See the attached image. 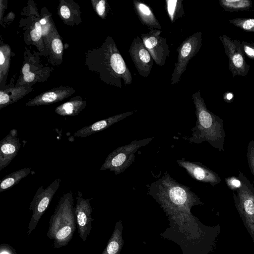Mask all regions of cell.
Listing matches in <instances>:
<instances>
[{
    "instance_id": "6da1fadb",
    "label": "cell",
    "mask_w": 254,
    "mask_h": 254,
    "mask_svg": "<svg viewBox=\"0 0 254 254\" xmlns=\"http://www.w3.org/2000/svg\"><path fill=\"white\" fill-rule=\"evenodd\" d=\"M148 193L155 199L165 213L203 205L190 188L180 184L166 172L148 187Z\"/></svg>"
},
{
    "instance_id": "7a4b0ae2",
    "label": "cell",
    "mask_w": 254,
    "mask_h": 254,
    "mask_svg": "<svg viewBox=\"0 0 254 254\" xmlns=\"http://www.w3.org/2000/svg\"><path fill=\"white\" fill-rule=\"evenodd\" d=\"M195 108L196 124L191 129L190 143L200 144L207 141L220 152L224 151L225 132L222 119L210 111L198 91L192 94Z\"/></svg>"
},
{
    "instance_id": "3957f363",
    "label": "cell",
    "mask_w": 254,
    "mask_h": 254,
    "mask_svg": "<svg viewBox=\"0 0 254 254\" xmlns=\"http://www.w3.org/2000/svg\"><path fill=\"white\" fill-rule=\"evenodd\" d=\"M73 202L71 191L64 194L50 217L47 235L50 240H53V247L55 249L67 245L76 230Z\"/></svg>"
},
{
    "instance_id": "277c9868",
    "label": "cell",
    "mask_w": 254,
    "mask_h": 254,
    "mask_svg": "<svg viewBox=\"0 0 254 254\" xmlns=\"http://www.w3.org/2000/svg\"><path fill=\"white\" fill-rule=\"evenodd\" d=\"M241 186L233 193L235 207L243 222L254 242V187L243 173L238 177Z\"/></svg>"
},
{
    "instance_id": "5b68a950",
    "label": "cell",
    "mask_w": 254,
    "mask_h": 254,
    "mask_svg": "<svg viewBox=\"0 0 254 254\" xmlns=\"http://www.w3.org/2000/svg\"><path fill=\"white\" fill-rule=\"evenodd\" d=\"M153 138L134 140L128 144L115 149L108 155L100 170H109L115 175L123 173L134 162L135 153L141 147L148 144Z\"/></svg>"
},
{
    "instance_id": "8992f818",
    "label": "cell",
    "mask_w": 254,
    "mask_h": 254,
    "mask_svg": "<svg viewBox=\"0 0 254 254\" xmlns=\"http://www.w3.org/2000/svg\"><path fill=\"white\" fill-rule=\"evenodd\" d=\"M202 40V33L198 31L188 37L178 47L176 50L177 58L172 74V85H175L180 81L182 75L186 70L189 61L200 49Z\"/></svg>"
},
{
    "instance_id": "52a82bcc",
    "label": "cell",
    "mask_w": 254,
    "mask_h": 254,
    "mask_svg": "<svg viewBox=\"0 0 254 254\" xmlns=\"http://www.w3.org/2000/svg\"><path fill=\"white\" fill-rule=\"evenodd\" d=\"M61 182V179H57L46 189H44L43 187L38 188L29 208V211H32V216L27 227L28 235H30L35 230L58 190Z\"/></svg>"
},
{
    "instance_id": "ba28073f",
    "label": "cell",
    "mask_w": 254,
    "mask_h": 254,
    "mask_svg": "<svg viewBox=\"0 0 254 254\" xmlns=\"http://www.w3.org/2000/svg\"><path fill=\"white\" fill-rule=\"evenodd\" d=\"M219 39L228 57V67L233 77L236 75L246 76L250 69V65L246 61L242 43L238 40L232 39L230 36L225 35L220 36Z\"/></svg>"
},
{
    "instance_id": "9c48e42d",
    "label": "cell",
    "mask_w": 254,
    "mask_h": 254,
    "mask_svg": "<svg viewBox=\"0 0 254 254\" xmlns=\"http://www.w3.org/2000/svg\"><path fill=\"white\" fill-rule=\"evenodd\" d=\"M162 31L148 28V32L141 34V39L154 61L160 66L164 65L170 50L166 39L161 35Z\"/></svg>"
},
{
    "instance_id": "30bf717a",
    "label": "cell",
    "mask_w": 254,
    "mask_h": 254,
    "mask_svg": "<svg viewBox=\"0 0 254 254\" xmlns=\"http://www.w3.org/2000/svg\"><path fill=\"white\" fill-rule=\"evenodd\" d=\"M76 199L74 211L76 226L80 238L85 242L90 234L92 223L94 220L92 217L93 209L90 203V199L83 198L82 193L79 191Z\"/></svg>"
},
{
    "instance_id": "8fae6325",
    "label": "cell",
    "mask_w": 254,
    "mask_h": 254,
    "mask_svg": "<svg viewBox=\"0 0 254 254\" xmlns=\"http://www.w3.org/2000/svg\"><path fill=\"white\" fill-rule=\"evenodd\" d=\"M128 52L140 75L143 77H148L154 61L138 36L133 39Z\"/></svg>"
},
{
    "instance_id": "7c38bea8",
    "label": "cell",
    "mask_w": 254,
    "mask_h": 254,
    "mask_svg": "<svg viewBox=\"0 0 254 254\" xmlns=\"http://www.w3.org/2000/svg\"><path fill=\"white\" fill-rule=\"evenodd\" d=\"M176 162L192 178L197 181L208 183L213 187L221 182V179L216 172L199 162L188 161L184 158Z\"/></svg>"
},
{
    "instance_id": "4fadbf2b",
    "label": "cell",
    "mask_w": 254,
    "mask_h": 254,
    "mask_svg": "<svg viewBox=\"0 0 254 254\" xmlns=\"http://www.w3.org/2000/svg\"><path fill=\"white\" fill-rule=\"evenodd\" d=\"M21 143L16 129L10 130L0 143V170L5 168L17 155Z\"/></svg>"
},
{
    "instance_id": "5bb4252c",
    "label": "cell",
    "mask_w": 254,
    "mask_h": 254,
    "mask_svg": "<svg viewBox=\"0 0 254 254\" xmlns=\"http://www.w3.org/2000/svg\"><path fill=\"white\" fill-rule=\"evenodd\" d=\"M134 112V111H128L97 121L92 125L79 129L74 133V136L78 137H85L92 134L97 133L107 129L114 124L131 115Z\"/></svg>"
},
{
    "instance_id": "9a60e30c",
    "label": "cell",
    "mask_w": 254,
    "mask_h": 254,
    "mask_svg": "<svg viewBox=\"0 0 254 254\" xmlns=\"http://www.w3.org/2000/svg\"><path fill=\"white\" fill-rule=\"evenodd\" d=\"M133 5L139 20L143 24L148 28L159 30L162 28L153 11L148 5L138 0H133Z\"/></svg>"
},
{
    "instance_id": "2e32d148",
    "label": "cell",
    "mask_w": 254,
    "mask_h": 254,
    "mask_svg": "<svg viewBox=\"0 0 254 254\" xmlns=\"http://www.w3.org/2000/svg\"><path fill=\"white\" fill-rule=\"evenodd\" d=\"M123 229L122 221H117L112 236L101 254H120L124 244Z\"/></svg>"
},
{
    "instance_id": "e0dca14e",
    "label": "cell",
    "mask_w": 254,
    "mask_h": 254,
    "mask_svg": "<svg viewBox=\"0 0 254 254\" xmlns=\"http://www.w3.org/2000/svg\"><path fill=\"white\" fill-rule=\"evenodd\" d=\"M31 171V168H24L14 171L3 177L0 183V192L9 190L22 179L26 177Z\"/></svg>"
},
{
    "instance_id": "ac0fdd59",
    "label": "cell",
    "mask_w": 254,
    "mask_h": 254,
    "mask_svg": "<svg viewBox=\"0 0 254 254\" xmlns=\"http://www.w3.org/2000/svg\"><path fill=\"white\" fill-rule=\"evenodd\" d=\"M85 106L84 102L80 100H73L58 107L56 109L55 112L61 116H73L78 115Z\"/></svg>"
},
{
    "instance_id": "d6986e66",
    "label": "cell",
    "mask_w": 254,
    "mask_h": 254,
    "mask_svg": "<svg viewBox=\"0 0 254 254\" xmlns=\"http://www.w3.org/2000/svg\"><path fill=\"white\" fill-rule=\"evenodd\" d=\"M219 2L223 10L227 12L246 10L252 6L251 0H219Z\"/></svg>"
},
{
    "instance_id": "ffe728a7",
    "label": "cell",
    "mask_w": 254,
    "mask_h": 254,
    "mask_svg": "<svg viewBox=\"0 0 254 254\" xmlns=\"http://www.w3.org/2000/svg\"><path fill=\"white\" fill-rule=\"evenodd\" d=\"M183 1V0H166L167 13L172 23L185 14Z\"/></svg>"
},
{
    "instance_id": "44dd1931",
    "label": "cell",
    "mask_w": 254,
    "mask_h": 254,
    "mask_svg": "<svg viewBox=\"0 0 254 254\" xmlns=\"http://www.w3.org/2000/svg\"><path fill=\"white\" fill-rule=\"evenodd\" d=\"M65 95L57 93L55 92H48L44 93L40 97L34 99L29 102L27 105L31 106L41 105L52 103L62 100Z\"/></svg>"
},
{
    "instance_id": "7402d4cb",
    "label": "cell",
    "mask_w": 254,
    "mask_h": 254,
    "mask_svg": "<svg viewBox=\"0 0 254 254\" xmlns=\"http://www.w3.org/2000/svg\"><path fill=\"white\" fill-rule=\"evenodd\" d=\"M229 22L247 32H254V18H236L229 20Z\"/></svg>"
},
{
    "instance_id": "603a6c76",
    "label": "cell",
    "mask_w": 254,
    "mask_h": 254,
    "mask_svg": "<svg viewBox=\"0 0 254 254\" xmlns=\"http://www.w3.org/2000/svg\"><path fill=\"white\" fill-rule=\"evenodd\" d=\"M247 157L250 170L254 177V140H251L248 143Z\"/></svg>"
},
{
    "instance_id": "cb8c5ba5",
    "label": "cell",
    "mask_w": 254,
    "mask_h": 254,
    "mask_svg": "<svg viewBox=\"0 0 254 254\" xmlns=\"http://www.w3.org/2000/svg\"><path fill=\"white\" fill-rule=\"evenodd\" d=\"M228 187L233 191H236L241 186V182L238 177L235 176L229 177L225 179Z\"/></svg>"
},
{
    "instance_id": "d4e9b609",
    "label": "cell",
    "mask_w": 254,
    "mask_h": 254,
    "mask_svg": "<svg viewBox=\"0 0 254 254\" xmlns=\"http://www.w3.org/2000/svg\"><path fill=\"white\" fill-rule=\"evenodd\" d=\"M242 44L245 54L249 58L254 60V43L243 41Z\"/></svg>"
},
{
    "instance_id": "484cf974",
    "label": "cell",
    "mask_w": 254,
    "mask_h": 254,
    "mask_svg": "<svg viewBox=\"0 0 254 254\" xmlns=\"http://www.w3.org/2000/svg\"><path fill=\"white\" fill-rule=\"evenodd\" d=\"M22 71L23 74L24 80L27 82H31L35 77V74L30 71V66L29 64H26L22 67Z\"/></svg>"
},
{
    "instance_id": "4316f807",
    "label": "cell",
    "mask_w": 254,
    "mask_h": 254,
    "mask_svg": "<svg viewBox=\"0 0 254 254\" xmlns=\"http://www.w3.org/2000/svg\"><path fill=\"white\" fill-rule=\"evenodd\" d=\"M30 35L34 41H37L40 39L42 35V28L39 22H36L35 28L31 31Z\"/></svg>"
},
{
    "instance_id": "83f0119b",
    "label": "cell",
    "mask_w": 254,
    "mask_h": 254,
    "mask_svg": "<svg viewBox=\"0 0 254 254\" xmlns=\"http://www.w3.org/2000/svg\"><path fill=\"white\" fill-rule=\"evenodd\" d=\"M0 254H17V252L10 245L3 243L0 245Z\"/></svg>"
},
{
    "instance_id": "f1b7e54d",
    "label": "cell",
    "mask_w": 254,
    "mask_h": 254,
    "mask_svg": "<svg viewBox=\"0 0 254 254\" xmlns=\"http://www.w3.org/2000/svg\"><path fill=\"white\" fill-rule=\"evenodd\" d=\"M52 49L56 54H60L63 50V45L62 41L58 38L55 39L52 43Z\"/></svg>"
},
{
    "instance_id": "f546056e",
    "label": "cell",
    "mask_w": 254,
    "mask_h": 254,
    "mask_svg": "<svg viewBox=\"0 0 254 254\" xmlns=\"http://www.w3.org/2000/svg\"><path fill=\"white\" fill-rule=\"evenodd\" d=\"M106 1L104 0H100L97 4L96 9L99 15L103 16L105 13Z\"/></svg>"
},
{
    "instance_id": "4dcf8cb0",
    "label": "cell",
    "mask_w": 254,
    "mask_h": 254,
    "mask_svg": "<svg viewBox=\"0 0 254 254\" xmlns=\"http://www.w3.org/2000/svg\"><path fill=\"white\" fill-rule=\"evenodd\" d=\"M10 98L8 95L0 91V109L8 105L10 103Z\"/></svg>"
},
{
    "instance_id": "1f68e13d",
    "label": "cell",
    "mask_w": 254,
    "mask_h": 254,
    "mask_svg": "<svg viewBox=\"0 0 254 254\" xmlns=\"http://www.w3.org/2000/svg\"><path fill=\"white\" fill-rule=\"evenodd\" d=\"M61 14L65 19H67L70 15V12L68 7L66 5H63L61 8Z\"/></svg>"
},
{
    "instance_id": "d6a6232c",
    "label": "cell",
    "mask_w": 254,
    "mask_h": 254,
    "mask_svg": "<svg viewBox=\"0 0 254 254\" xmlns=\"http://www.w3.org/2000/svg\"><path fill=\"white\" fill-rule=\"evenodd\" d=\"M233 97L234 95L231 92H226L223 95V98L227 102H230Z\"/></svg>"
},
{
    "instance_id": "836d02e7",
    "label": "cell",
    "mask_w": 254,
    "mask_h": 254,
    "mask_svg": "<svg viewBox=\"0 0 254 254\" xmlns=\"http://www.w3.org/2000/svg\"><path fill=\"white\" fill-rule=\"evenodd\" d=\"M5 57L2 51H0V64L1 66L5 62Z\"/></svg>"
},
{
    "instance_id": "e575fe53",
    "label": "cell",
    "mask_w": 254,
    "mask_h": 254,
    "mask_svg": "<svg viewBox=\"0 0 254 254\" xmlns=\"http://www.w3.org/2000/svg\"><path fill=\"white\" fill-rule=\"evenodd\" d=\"M40 24H45L46 23V21L45 19H42L40 21Z\"/></svg>"
}]
</instances>
